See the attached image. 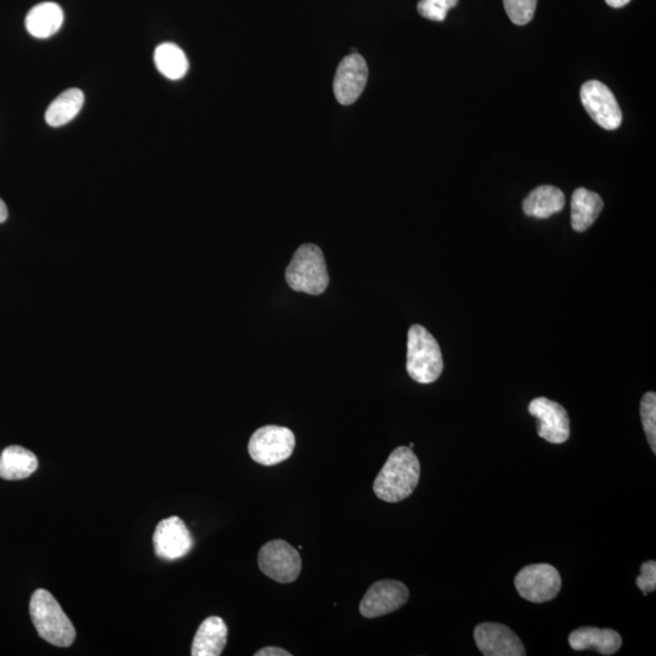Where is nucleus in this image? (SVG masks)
I'll return each mask as SVG.
<instances>
[{
	"label": "nucleus",
	"mask_w": 656,
	"mask_h": 656,
	"mask_svg": "<svg viewBox=\"0 0 656 656\" xmlns=\"http://www.w3.org/2000/svg\"><path fill=\"white\" fill-rule=\"evenodd\" d=\"M421 465L414 451L406 446L395 449L378 473L373 491L378 499L397 503L407 499L420 482Z\"/></svg>",
	"instance_id": "nucleus-1"
},
{
	"label": "nucleus",
	"mask_w": 656,
	"mask_h": 656,
	"mask_svg": "<svg viewBox=\"0 0 656 656\" xmlns=\"http://www.w3.org/2000/svg\"><path fill=\"white\" fill-rule=\"evenodd\" d=\"M30 614L38 635L44 641L61 648L70 647L75 642V627L52 593L45 590L33 593Z\"/></svg>",
	"instance_id": "nucleus-2"
},
{
	"label": "nucleus",
	"mask_w": 656,
	"mask_h": 656,
	"mask_svg": "<svg viewBox=\"0 0 656 656\" xmlns=\"http://www.w3.org/2000/svg\"><path fill=\"white\" fill-rule=\"evenodd\" d=\"M286 282L291 290L320 296L330 284L324 253L318 246L305 243L298 248L286 269Z\"/></svg>",
	"instance_id": "nucleus-3"
},
{
	"label": "nucleus",
	"mask_w": 656,
	"mask_h": 656,
	"mask_svg": "<svg viewBox=\"0 0 656 656\" xmlns=\"http://www.w3.org/2000/svg\"><path fill=\"white\" fill-rule=\"evenodd\" d=\"M407 372L412 380L429 384L444 370L443 355L437 339L421 325L411 326L407 335Z\"/></svg>",
	"instance_id": "nucleus-4"
},
{
	"label": "nucleus",
	"mask_w": 656,
	"mask_h": 656,
	"mask_svg": "<svg viewBox=\"0 0 656 656\" xmlns=\"http://www.w3.org/2000/svg\"><path fill=\"white\" fill-rule=\"evenodd\" d=\"M296 446V437L291 429L265 426L253 433L248 452L254 462L262 466H276L288 460Z\"/></svg>",
	"instance_id": "nucleus-5"
},
{
	"label": "nucleus",
	"mask_w": 656,
	"mask_h": 656,
	"mask_svg": "<svg viewBox=\"0 0 656 656\" xmlns=\"http://www.w3.org/2000/svg\"><path fill=\"white\" fill-rule=\"evenodd\" d=\"M259 569L280 584H291L302 570L301 554L284 540H274L260 548Z\"/></svg>",
	"instance_id": "nucleus-6"
},
{
	"label": "nucleus",
	"mask_w": 656,
	"mask_h": 656,
	"mask_svg": "<svg viewBox=\"0 0 656 656\" xmlns=\"http://www.w3.org/2000/svg\"><path fill=\"white\" fill-rule=\"evenodd\" d=\"M519 595L529 602H550L562 588L558 570L550 564H533L520 570L514 580Z\"/></svg>",
	"instance_id": "nucleus-7"
},
{
	"label": "nucleus",
	"mask_w": 656,
	"mask_h": 656,
	"mask_svg": "<svg viewBox=\"0 0 656 656\" xmlns=\"http://www.w3.org/2000/svg\"><path fill=\"white\" fill-rule=\"evenodd\" d=\"M580 96L588 115L599 126L615 130L621 126L622 112L612 90L598 81H588L581 87Z\"/></svg>",
	"instance_id": "nucleus-8"
},
{
	"label": "nucleus",
	"mask_w": 656,
	"mask_h": 656,
	"mask_svg": "<svg viewBox=\"0 0 656 656\" xmlns=\"http://www.w3.org/2000/svg\"><path fill=\"white\" fill-rule=\"evenodd\" d=\"M409 597V588L403 582L377 581L365 593L360 603V614L366 619L380 618L404 607Z\"/></svg>",
	"instance_id": "nucleus-9"
},
{
	"label": "nucleus",
	"mask_w": 656,
	"mask_h": 656,
	"mask_svg": "<svg viewBox=\"0 0 656 656\" xmlns=\"http://www.w3.org/2000/svg\"><path fill=\"white\" fill-rule=\"evenodd\" d=\"M530 415L537 418V434L548 443L564 444L570 437V420L562 405L547 398H536L529 405Z\"/></svg>",
	"instance_id": "nucleus-10"
},
{
	"label": "nucleus",
	"mask_w": 656,
	"mask_h": 656,
	"mask_svg": "<svg viewBox=\"0 0 656 656\" xmlns=\"http://www.w3.org/2000/svg\"><path fill=\"white\" fill-rule=\"evenodd\" d=\"M369 79V67L359 53L346 56L336 71L333 92L339 104L348 106L363 94Z\"/></svg>",
	"instance_id": "nucleus-11"
},
{
	"label": "nucleus",
	"mask_w": 656,
	"mask_h": 656,
	"mask_svg": "<svg viewBox=\"0 0 656 656\" xmlns=\"http://www.w3.org/2000/svg\"><path fill=\"white\" fill-rule=\"evenodd\" d=\"M154 545L158 557L166 561H177L192 550L194 540L183 519L171 517L158 523Z\"/></svg>",
	"instance_id": "nucleus-12"
},
{
	"label": "nucleus",
	"mask_w": 656,
	"mask_h": 656,
	"mask_svg": "<svg viewBox=\"0 0 656 656\" xmlns=\"http://www.w3.org/2000/svg\"><path fill=\"white\" fill-rule=\"evenodd\" d=\"M475 643L485 656L527 655L523 642L511 629L494 622H485L475 627Z\"/></svg>",
	"instance_id": "nucleus-13"
},
{
	"label": "nucleus",
	"mask_w": 656,
	"mask_h": 656,
	"mask_svg": "<svg viewBox=\"0 0 656 656\" xmlns=\"http://www.w3.org/2000/svg\"><path fill=\"white\" fill-rule=\"evenodd\" d=\"M228 642V626L219 616L202 622L192 642V656H219Z\"/></svg>",
	"instance_id": "nucleus-14"
},
{
	"label": "nucleus",
	"mask_w": 656,
	"mask_h": 656,
	"mask_svg": "<svg viewBox=\"0 0 656 656\" xmlns=\"http://www.w3.org/2000/svg\"><path fill=\"white\" fill-rule=\"evenodd\" d=\"M569 644L576 652L595 649L599 654L613 655L619 652L622 639L619 633L614 630L582 627V629L571 632Z\"/></svg>",
	"instance_id": "nucleus-15"
},
{
	"label": "nucleus",
	"mask_w": 656,
	"mask_h": 656,
	"mask_svg": "<svg viewBox=\"0 0 656 656\" xmlns=\"http://www.w3.org/2000/svg\"><path fill=\"white\" fill-rule=\"evenodd\" d=\"M64 11L59 4L45 2L36 5L26 16V28L31 36L45 39L58 33L64 24Z\"/></svg>",
	"instance_id": "nucleus-16"
},
{
	"label": "nucleus",
	"mask_w": 656,
	"mask_h": 656,
	"mask_svg": "<svg viewBox=\"0 0 656 656\" xmlns=\"http://www.w3.org/2000/svg\"><path fill=\"white\" fill-rule=\"evenodd\" d=\"M603 207V200L596 192L576 189L571 197V226L578 233H584L595 224Z\"/></svg>",
	"instance_id": "nucleus-17"
},
{
	"label": "nucleus",
	"mask_w": 656,
	"mask_h": 656,
	"mask_svg": "<svg viewBox=\"0 0 656 656\" xmlns=\"http://www.w3.org/2000/svg\"><path fill=\"white\" fill-rule=\"evenodd\" d=\"M565 206V196L561 189L552 185H542L531 191L523 202L527 216L546 219L559 213Z\"/></svg>",
	"instance_id": "nucleus-18"
},
{
	"label": "nucleus",
	"mask_w": 656,
	"mask_h": 656,
	"mask_svg": "<svg viewBox=\"0 0 656 656\" xmlns=\"http://www.w3.org/2000/svg\"><path fill=\"white\" fill-rule=\"evenodd\" d=\"M37 468V456L22 446H9L0 455V478L5 480L26 479L31 477Z\"/></svg>",
	"instance_id": "nucleus-19"
},
{
	"label": "nucleus",
	"mask_w": 656,
	"mask_h": 656,
	"mask_svg": "<svg viewBox=\"0 0 656 656\" xmlns=\"http://www.w3.org/2000/svg\"><path fill=\"white\" fill-rule=\"evenodd\" d=\"M84 105V93L81 89L71 88L62 92L45 112V121L50 127L65 126L76 118Z\"/></svg>",
	"instance_id": "nucleus-20"
},
{
	"label": "nucleus",
	"mask_w": 656,
	"mask_h": 656,
	"mask_svg": "<svg viewBox=\"0 0 656 656\" xmlns=\"http://www.w3.org/2000/svg\"><path fill=\"white\" fill-rule=\"evenodd\" d=\"M155 65L158 72L171 81H179L189 71V60L182 48L174 43H163L155 50Z\"/></svg>",
	"instance_id": "nucleus-21"
},
{
	"label": "nucleus",
	"mask_w": 656,
	"mask_h": 656,
	"mask_svg": "<svg viewBox=\"0 0 656 656\" xmlns=\"http://www.w3.org/2000/svg\"><path fill=\"white\" fill-rule=\"evenodd\" d=\"M641 418L644 432H646L648 443L652 451L656 452V394L649 392L644 394L641 401Z\"/></svg>",
	"instance_id": "nucleus-22"
},
{
	"label": "nucleus",
	"mask_w": 656,
	"mask_h": 656,
	"mask_svg": "<svg viewBox=\"0 0 656 656\" xmlns=\"http://www.w3.org/2000/svg\"><path fill=\"white\" fill-rule=\"evenodd\" d=\"M503 5L513 24L524 26L534 18L537 0H503Z\"/></svg>",
	"instance_id": "nucleus-23"
},
{
	"label": "nucleus",
	"mask_w": 656,
	"mask_h": 656,
	"mask_svg": "<svg viewBox=\"0 0 656 656\" xmlns=\"http://www.w3.org/2000/svg\"><path fill=\"white\" fill-rule=\"evenodd\" d=\"M457 3L458 0H420L417 10L424 19L441 22Z\"/></svg>",
	"instance_id": "nucleus-24"
},
{
	"label": "nucleus",
	"mask_w": 656,
	"mask_h": 656,
	"mask_svg": "<svg viewBox=\"0 0 656 656\" xmlns=\"http://www.w3.org/2000/svg\"><path fill=\"white\" fill-rule=\"evenodd\" d=\"M636 584L644 596L656 590V563L654 561L642 564L641 575L638 576Z\"/></svg>",
	"instance_id": "nucleus-25"
},
{
	"label": "nucleus",
	"mask_w": 656,
	"mask_h": 656,
	"mask_svg": "<svg viewBox=\"0 0 656 656\" xmlns=\"http://www.w3.org/2000/svg\"><path fill=\"white\" fill-rule=\"evenodd\" d=\"M256 656H292L290 652H287L285 649L277 648V647H267L258 650Z\"/></svg>",
	"instance_id": "nucleus-26"
},
{
	"label": "nucleus",
	"mask_w": 656,
	"mask_h": 656,
	"mask_svg": "<svg viewBox=\"0 0 656 656\" xmlns=\"http://www.w3.org/2000/svg\"><path fill=\"white\" fill-rule=\"evenodd\" d=\"M609 7L619 9L622 7H626L627 4L631 2V0H605Z\"/></svg>",
	"instance_id": "nucleus-27"
},
{
	"label": "nucleus",
	"mask_w": 656,
	"mask_h": 656,
	"mask_svg": "<svg viewBox=\"0 0 656 656\" xmlns=\"http://www.w3.org/2000/svg\"><path fill=\"white\" fill-rule=\"evenodd\" d=\"M8 219V208L5 205L4 201L0 199V224L4 223Z\"/></svg>",
	"instance_id": "nucleus-28"
},
{
	"label": "nucleus",
	"mask_w": 656,
	"mask_h": 656,
	"mask_svg": "<svg viewBox=\"0 0 656 656\" xmlns=\"http://www.w3.org/2000/svg\"><path fill=\"white\" fill-rule=\"evenodd\" d=\"M414 446H415L414 443H411L409 448L412 449V448H414Z\"/></svg>",
	"instance_id": "nucleus-29"
}]
</instances>
